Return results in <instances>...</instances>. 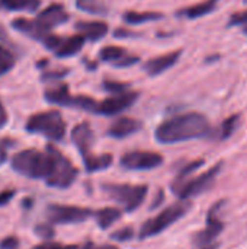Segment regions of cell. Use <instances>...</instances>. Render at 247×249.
I'll return each mask as SVG.
<instances>
[{
    "label": "cell",
    "mask_w": 247,
    "mask_h": 249,
    "mask_svg": "<svg viewBox=\"0 0 247 249\" xmlns=\"http://www.w3.org/2000/svg\"><path fill=\"white\" fill-rule=\"evenodd\" d=\"M84 36L79 35H73V36H67V38H61L58 47L55 48V55L60 58H66V57H71L76 55L84 45Z\"/></svg>",
    "instance_id": "obj_19"
},
{
    "label": "cell",
    "mask_w": 247,
    "mask_h": 249,
    "mask_svg": "<svg viewBox=\"0 0 247 249\" xmlns=\"http://www.w3.org/2000/svg\"><path fill=\"white\" fill-rule=\"evenodd\" d=\"M68 13L64 9L63 4L58 3H52L48 7H45L42 12H39V15L36 16V22L47 31H51L55 26H60L63 23H66L68 20Z\"/></svg>",
    "instance_id": "obj_12"
},
{
    "label": "cell",
    "mask_w": 247,
    "mask_h": 249,
    "mask_svg": "<svg viewBox=\"0 0 247 249\" xmlns=\"http://www.w3.org/2000/svg\"><path fill=\"white\" fill-rule=\"evenodd\" d=\"M213 128L208 118L201 112H185L165 120L156 128V140L162 144H175L195 139H204Z\"/></svg>",
    "instance_id": "obj_1"
},
{
    "label": "cell",
    "mask_w": 247,
    "mask_h": 249,
    "mask_svg": "<svg viewBox=\"0 0 247 249\" xmlns=\"http://www.w3.org/2000/svg\"><path fill=\"white\" fill-rule=\"evenodd\" d=\"M95 247H96V245H95L93 242H86L82 249H95Z\"/></svg>",
    "instance_id": "obj_44"
},
{
    "label": "cell",
    "mask_w": 247,
    "mask_h": 249,
    "mask_svg": "<svg viewBox=\"0 0 247 249\" xmlns=\"http://www.w3.org/2000/svg\"><path fill=\"white\" fill-rule=\"evenodd\" d=\"M13 197H15V191H13V190L1 191V193H0V206H6Z\"/></svg>",
    "instance_id": "obj_40"
},
{
    "label": "cell",
    "mask_w": 247,
    "mask_h": 249,
    "mask_svg": "<svg viewBox=\"0 0 247 249\" xmlns=\"http://www.w3.org/2000/svg\"><path fill=\"white\" fill-rule=\"evenodd\" d=\"M163 163V156L157 152L134 150L121 158V166L128 171H150Z\"/></svg>",
    "instance_id": "obj_9"
},
{
    "label": "cell",
    "mask_w": 247,
    "mask_h": 249,
    "mask_svg": "<svg viewBox=\"0 0 247 249\" xmlns=\"http://www.w3.org/2000/svg\"><path fill=\"white\" fill-rule=\"evenodd\" d=\"M229 26H237L247 35V10L233 13L229 19Z\"/></svg>",
    "instance_id": "obj_32"
},
{
    "label": "cell",
    "mask_w": 247,
    "mask_h": 249,
    "mask_svg": "<svg viewBox=\"0 0 247 249\" xmlns=\"http://www.w3.org/2000/svg\"><path fill=\"white\" fill-rule=\"evenodd\" d=\"M12 26L19 31L20 34L32 38V39H36L39 42L44 41V38L49 34V31L44 29L35 19H26V18H16L12 20Z\"/></svg>",
    "instance_id": "obj_17"
},
{
    "label": "cell",
    "mask_w": 247,
    "mask_h": 249,
    "mask_svg": "<svg viewBox=\"0 0 247 249\" xmlns=\"http://www.w3.org/2000/svg\"><path fill=\"white\" fill-rule=\"evenodd\" d=\"M102 86H103V89L108 90L109 93L118 95V93H122V92L130 90L131 83H128V82H121V80H109V79H105L103 83H102Z\"/></svg>",
    "instance_id": "obj_31"
},
{
    "label": "cell",
    "mask_w": 247,
    "mask_h": 249,
    "mask_svg": "<svg viewBox=\"0 0 247 249\" xmlns=\"http://www.w3.org/2000/svg\"><path fill=\"white\" fill-rule=\"evenodd\" d=\"M6 123H7V112L0 102V128H3L6 125Z\"/></svg>",
    "instance_id": "obj_41"
},
{
    "label": "cell",
    "mask_w": 247,
    "mask_h": 249,
    "mask_svg": "<svg viewBox=\"0 0 247 249\" xmlns=\"http://www.w3.org/2000/svg\"><path fill=\"white\" fill-rule=\"evenodd\" d=\"M16 64V58L13 53L6 48L4 45H0V76L9 73Z\"/></svg>",
    "instance_id": "obj_30"
},
{
    "label": "cell",
    "mask_w": 247,
    "mask_h": 249,
    "mask_svg": "<svg viewBox=\"0 0 247 249\" xmlns=\"http://www.w3.org/2000/svg\"><path fill=\"white\" fill-rule=\"evenodd\" d=\"M45 214L49 223L54 225H68L80 223L93 216V212L86 207L64 206V204H49L45 209Z\"/></svg>",
    "instance_id": "obj_8"
},
{
    "label": "cell",
    "mask_w": 247,
    "mask_h": 249,
    "mask_svg": "<svg viewBox=\"0 0 247 249\" xmlns=\"http://www.w3.org/2000/svg\"><path fill=\"white\" fill-rule=\"evenodd\" d=\"M140 98V92L137 90H127L118 95H114L111 98L103 99L102 102H98L96 107V114H102V115H116L125 109H128L130 107H132L137 99Z\"/></svg>",
    "instance_id": "obj_10"
},
{
    "label": "cell",
    "mask_w": 247,
    "mask_h": 249,
    "mask_svg": "<svg viewBox=\"0 0 247 249\" xmlns=\"http://www.w3.org/2000/svg\"><path fill=\"white\" fill-rule=\"evenodd\" d=\"M201 249H218V244H210V245H205Z\"/></svg>",
    "instance_id": "obj_45"
},
{
    "label": "cell",
    "mask_w": 247,
    "mask_h": 249,
    "mask_svg": "<svg viewBox=\"0 0 247 249\" xmlns=\"http://www.w3.org/2000/svg\"><path fill=\"white\" fill-rule=\"evenodd\" d=\"M223 203L224 201H218L213 206V209L208 212V216H207V228L202 229L201 232H198L195 236H194V244L197 247H205V245H210L215 238H218V235L223 232L224 229V223L218 219V210L223 207Z\"/></svg>",
    "instance_id": "obj_11"
},
{
    "label": "cell",
    "mask_w": 247,
    "mask_h": 249,
    "mask_svg": "<svg viewBox=\"0 0 247 249\" xmlns=\"http://www.w3.org/2000/svg\"><path fill=\"white\" fill-rule=\"evenodd\" d=\"M141 127H143L141 121H138L132 117H119L108 128V136H111L114 139H125V137L140 131Z\"/></svg>",
    "instance_id": "obj_15"
},
{
    "label": "cell",
    "mask_w": 247,
    "mask_h": 249,
    "mask_svg": "<svg viewBox=\"0 0 247 249\" xmlns=\"http://www.w3.org/2000/svg\"><path fill=\"white\" fill-rule=\"evenodd\" d=\"M95 249H118L115 245H100V247H95Z\"/></svg>",
    "instance_id": "obj_43"
},
{
    "label": "cell",
    "mask_w": 247,
    "mask_h": 249,
    "mask_svg": "<svg viewBox=\"0 0 247 249\" xmlns=\"http://www.w3.org/2000/svg\"><path fill=\"white\" fill-rule=\"evenodd\" d=\"M35 233L45 241H51L54 238V229L49 225H38L35 226Z\"/></svg>",
    "instance_id": "obj_35"
},
{
    "label": "cell",
    "mask_w": 247,
    "mask_h": 249,
    "mask_svg": "<svg viewBox=\"0 0 247 249\" xmlns=\"http://www.w3.org/2000/svg\"><path fill=\"white\" fill-rule=\"evenodd\" d=\"M66 121L60 111L49 109L31 115L26 121V130L33 134H41L52 142L63 140L66 134Z\"/></svg>",
    "instance_id": "obj_3"
},
{
    "label": "cell",
    "mask_w": 247,
    "mask_h": 249,
    "mask_svg": "<svg viewBox=\"0 0 247 249\" xmlns=\"http://www.w3.org/2000/svg\"><path fill=\"white\" fill-rule=\"evenodd\" d=\"M240 121H242V115H240V114H233V115H230L229 118H226V120L223 121L221 127H220L218 139H220V140H227V139H230V137L234 134V131L237 130Z\"/></svg>",
    "instance_id": "obj_27"
},
{
    "label": "cell",
    "mask_w": 247,
    "mask_h": 249,
    "mask_svg": "<svg viewBox=\"0 0 247 249\" xmlns=\"http://www.w3.org/2000/svg\"><path fill=\"white\" fill-rule=\"evenodd\" d=\"M76 7L90 15L105 16L108 13V7L102 0H76Z\"/></svg>",
    "instance_id": "obj_26"
},
{
    "label": "cell",
    "mask_w": 247,
    "mask_h": 249,
    "mask_svg": "<svg viewBox=\"0 0 247 249\" xmlns=\"http://www.w3.org/2000/svg\"><path fill=\"white\" fill-rule=\"evenodd\" d=\"M220 0H202L199 3L191 4L188 7L179 9L176 12V16L179 18H186V19H198L202 18L205 15H210L215 10V7L218 6Z\"/></svg>",
    "instance_id": "obj_18"
},
{
    "label": "cell",
    "mask_w": 247,
    "mask_h": 249,
    "mask_svg": "<svg viewBox=\"0 0 247 249\" xmlns=\"http://www.w3.org/2000/svg\"><path fill=\"white\" fill-rule=\"evenodd\" d=\"M245 1H247V0H245Z\"/></svg>",
    "instance_id": "obj_46"
},
{
    "label": "cell",
    "mask_w": 247,
    "mask_h": 249,
    "mask_svg": "<svg viewBox=\"0 0 247 249\" xmlns=\"http://www.w3.org/2000/svg\"><path fill=\"white\" fill-rule=\"evenodd\" d=\"M95 217L100 229H108L121 219V210L115 207H105L95 213Z\"/></svg>",
    "instance_id": "obj_23"
},
{
    "label": "cell",
    "mask_w": 247,
    "mask_h": 249,
    "mask_svg": "<svg viewBox=\"0 0 247 249\" xmlns=\"http://www.w3.org/2000/svg\"><path fill=\"white\" fill-rule=\"evenodd\" d=\"M140 61V57L138 55H134V54H127L124 58H121L116 64H115V67H130V66H134L135 63H138Z\"/></svg>",
    "instance_id": "obj_36"
},
{
    "label": "cell",
    "mask_w": 247,
    "mask_h": 249,
    "mask_svg": "<svg viewBox=\"0 0 247 249\" xmlns=\"http://www.w3.org/2000/svg\"><path fill=\"white\" fill-rule=\"evenodd\" d=\"M45 99L48 102H51V104H55V105L68 107L70 101H71V95L68 92V86L60 83V85L45 90Z\"/></svg>",
    "instance_id": "obj_20"
},
{
    "label": "cell",
    "mask_w": 247,
    "mask_h": 249,
    "mask_svg": "<svg viewBox=\"0 0 247 249\" xmlns=\"http://www.w3.org/2000/svg\"><path fill=\"white\" fill-rule=\"evenodd\" d=\"M165 15L160 12H137V10H128L124 13L122 19L125 23L128 25H140V23H146V22H151V20H159L163 19Z\"/></svg>",
    "instance_id": "obj_21"
},
{
    "label": "cell",
    "mask_w": 247,
    "mask_h": 249,
    "mask_svg": "<svg viewBox=\"0 0 247 249\" xmlns=\"http://www.w3.org/2000/svg\"><path fill=\"white\" fill-rule=\"evenodd\" d=\"M19 239L16 236H7L0 242V249H19Z\"/></svg>",
    "instance_id": "obj_37"
},
{
    "label": "cell",
    "mask_w": 247,
    "mask_h": 249,
    "mask_svg": "<svg viewBox=\"0 0 247 249\" xmlns=\"http://www.w3.org/2000/svg\"><path fill=\"white\" fill-rule=\"evenodd\" d=\"M48 146L54 156V166H52L51 175L45 179V182H47V185H49L52 188H68L76 181L79 171L68 160V158H66L55 146H52V144H48Z\"/></svg>",
    "instance_id": "obj_6"
},
{
    "label": "cell",
    "mask_w": 247,
    "mask_h": 249,
    "mask_svg": "<svg viewBox=\"0 0 247 249\" xmlns=\"http://www.w3.org/2000/svg\"><path fill=\"white\" fill-rule=\"evenodd\" d=\"M68 107L83 109V111H87V112H96L98 101H95L93 98L86 96V95H77V96H71V101H70Z\"/></svg>",
    "instance_id": "obj_29"
},
{
    "label": "cell",
    "mask_w": 247,
    "mask_h": 249,
    "mask_svg": "<svg viewBox=\"0 0 247 249\" xmlns=\"http://www.w3.org/2000/svg\"><path fill=\"white\" fill-rule=\"evenodd\" d=\"M41 6V0H0V7L4 10L35 12Z\"/></svg>",
    "instance_id": "obj_24"
},
{
    "label": "cell",
    "mask_w": 247,
    "mask_h": 249,
    "mask_svg": "<svg viewBox=\"0 0 247 249\" xmlns=\"http://www.w3.org/2000/svg\"><path fill=\"white\" fill-rule=\"evenodd\" d=\"M128 54V51L122 47H118V45H108V47H103L100 51H99V58L102 61H106V63H111L112 66H115L121 58H124L125 55Z\"/></svg>",
    "instance_id": "obj_25"
},
{
    "label": "cell",
    "mask_w": 247,
    "mask_h": 249,
    "mask_svg": "<svg viewBox=\"0 0 247 249\" xmlns=\"http://www.w3.org/2000/svg\"><path fill=\"white\" fill-rule=\"evenodd\" d=\"M112 155L105 153V155H87L83 158L84 162V168L87 172H98V171H103L106 168H109L112 165Z\"/></svg>",
    "instance_id": "obj_22"
},
{
    "label": "cell",
    "mask_w": 247,
    "mask_h": 249,
    "mask_svg": "<svg viewBox=\"0 0 247 249\" xmlns=\"http://www.w3.org/2000/svg\"><path fill=\"white\" fill-rule=\"evenodd\" d=\"M71 140H73L74 146L79 149L82 158L90 155V149H92V144L95 140V134H93L90 124L89 123L77 124L71 131Z\"/></svg>",
    "instance_id": "obj_14"
},
{
    "label": "cell",
    "mask_w": 247,
    "mask_h": 249,
    "mask_svg": "<svg viewBox=\"0 0 247 249\" xmlns=\"http://www.w3.org/2000/svg\"><path fill=\"white\" fill-rule=\"evenodd\" d=\"M12 144V142L9 140H1L0 142V166L6 162L7 159V147Z\"/></svg>",
    "instance_id": "obj_39"
},
{
    "label": "cell",
    "mask_w": 247,
    "mask_h": 249,
    "mask_svg": "<svg viewBox=\"0 0 247 249\" xmlns=\"http://www.w3.org/2000/svg\"><path fill=\"white\" fill-rule=\"evenodd\" d=\"M181 55H182V50H176V51H170L159 57L150 58L148 61L144 63V71L148 76H159L167 71L169 69H172L179 61Z\"/></svg>",
    "instance_id": "obj_13"
},
{
    "label": "cell",
    "mask_w": 247,
    "mask_h": 249,
    "mask_svg": "<svg viewBox=\"0 0 247 249\" xmlns=\"http://www.w3.org/2000/svg\"><path fill=\"white\" fill-rule=\"evenodd\" d=\"M162 200H163V193L160 191L159 194H157V198L154 200V203H153V206H151V209H154V207H157L160 203H162Z\"/></svg>",
    "instance_id": "obj_42"
},
{
    "label": "cell",
    "mask_w": 247,
    "mask_h": 249,
    "mask_svg": "<svg viewBox=\"0 0 247 249\" xmlns=\"http://www.w3.org/2000/svg\"><path fill=\"white\" fill-rule=\"evenodd\" d=\"M68 74V69L67 67H61V69H44L42 74H41V79L42 80H49V82H54V80H60L63 77H66Z\"/></svg>",
    "instance_id": "obj_33"
},
{
    "label": "cell",
    "mask_w": 247,
    "mask_h": 249,
    "mask_svg": "<svg viewBox=\"0 0 247 249\" xmlns=\"http://www.w3.org/2000/svg\"><path fill=\"white\" fill-rule=\"evenodd\" d=\"M132 236H134V229L131 226H124L119 231L114 232L111 235V239L116 242H127V241H131Z\"/></svg>",
    "instance_id": "obj_34"
},
{
    "label": "cell",
    "mask_w": 247,
    "mask_h": 249,
    "mask_svg": "<svg viewBox=\"0 0 247 249\" xmlns=\"http://www.w3.org/2000/svg\"><path fill=\"white\" fill-rule=\"evenodd\" d=\"M103 191L125 212L131 213L137 210L146 200L148 187L147 185H131V184H106L102 187Z\"/></svg>",
    "instance_id": "obj_5"
},
{
    "label": "cell",
    "mask_w": 247,
    "mask_h": 249,
    "mask_svg": "<svg viewBox=\"0 0 247 249\" xmlns=\"http://www.w3.org/2000/svg\"><path fill=\"white\" fill-rule=\"evenodd\" d=\"M54 166V156L49 146L44 152L36 149H25L13 155L12 168L15 172L31 179H47Z\"/></svg>",
    "instance_id": "obj_2"
},
{
    "label": "cell",
    "mask_w": 247,
    "mask_h": 249,
    "mask_svg": "<svg viewBox=\"0 0 247 249\" xmlns=\"http://www.w3.org/2000/svg\"><path fill=\"white\" fill-rule=\"evenodd\" d=\"M204 163H205L204 159H197V160H194V162H189L186 166H183V168L181 169V172L178 174V177L175 178V181H173V184H172V190L175 191L179 185H182L185 181H188V178H189L197 169H199Z\"/></svg>",
    "instance_id": "obj_28"
},
{
    "label": "cell",
    "mask_w": 247,
    "mask_h": 249,
    "mask_svg": "<svg viewBox=\"0 0 247 249\" xmlns=\"http://www.w3.org/2000/svg\"><path fill=\"white\" fill-rule=\"evenodd\" d=\"M32 249H79L77 247H63L58 242H52V241H45L41 245H36Z\"/></svg>",
    "instance_id": "obj_38"
},
{
    "label": "cell",
    "mask_w": 247,
    "mask_h": 249,
    "mask_svg": "<svg viewBox=\"0 0 247 249\" xmlns=\"http://www.w3.org/2000/svg\"><path fill=\"white\" fill-rule=\"evenodd\" d=\"M221 169H223V162H218L217 165H214L213 168H210L204 174H201V175H198L195 178H191V179L185 181L173 193L181 200H189L192 197H197V196L202 194L204 191H207L215 182V178L218 177V174L221 172Z\"/></svg>",
    "instance_id": "obj_7"
},
{
    "label": "cell",
    "mask_w": 247,
    "mask_h": 249,
    "mask_svg": "<svg viewBox=\"0 0 247 249\" xmlns=\"http://www.w3.org/2000/svg\"><path fill=\"white\" fill-rule=\"evenodd\" d=\"M74 28L82 36H84V39L89 41H99L109 31L108 23L102 20H79Z\"/></svg>",
    "instance_id": "obj_16"
},
{
    "label": "cell",
    "mask_w": 247,
    "mask_h": 249,
    "mask_svg": "<svg viewBox=\"0 0 247 249\" xmlns=\"http://www.w3.org/2000/svg\"><path fill=\"white\" fill-rule=\"evenodd\" d=\"M192 204L189 200H181L178 203L170 204L163 212H160L156 217L147 220L140 231V239H147L151 236H156L162 232H165L169 226L176 223L179 219H182L189 210Z\"/></svg>",
    "instance_id": "obj_4"
}]
</instances>
